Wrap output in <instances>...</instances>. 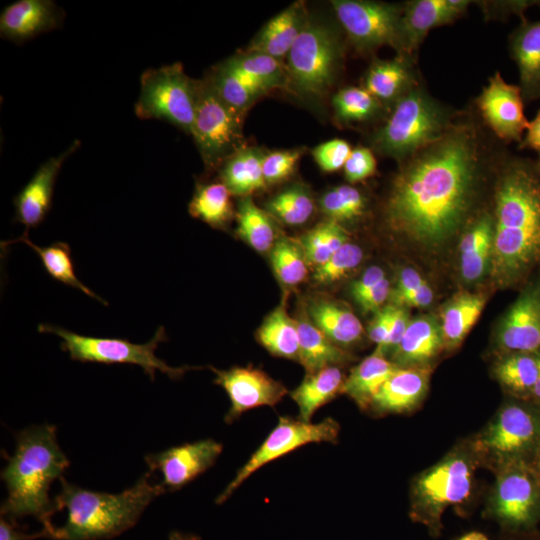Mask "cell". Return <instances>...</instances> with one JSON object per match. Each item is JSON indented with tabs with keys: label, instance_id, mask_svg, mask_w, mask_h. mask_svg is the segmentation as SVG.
I'll use <instances>...</instances> for the list:
<instances>
[{
	"label": "cell",
	"instance_id": "6da1fadb",
	"mask_svg": "<svg viewBox=\"0 0 540 540\" xmlns=\"http://www.w3.org/2000/svg\"><path fill=\"white\" fill-rule=\"evenodd\" d=\"M476 123L459 120L440 138L405 159L386 203L396 232L423 245H439L473 207L490 152Z\"/></svg>",
	"mask_w": 540,
	"mask_h": 540
},
{
	"label": "cell",
	"instance_id": "7a4b0ae2",
	"mask_svg": "<svg viewBox=\"0 0 540 540\" xmlns=\"http://www.w3.org/2000/svg\"><path fill=\"white\" fill-rule=\"evenodd\" d=\"M491 273L501 285L522 280L540 262V170L502 154L494 194Z\"/></svg>",
	"mask_w": 540,
	"mask_h": 540
},
{
	"label": "cell",
	"instance_id": "3957f363",
	"mask_svg": "<svg viewBox=\"0 0 540 540\" xmlns=\"http://www.w3.org/2000/svg\"><path fill=\"white\" fill-rule=\"evenodd\" d=\"M16 441L15 452L1 472L8 491L1 516L12 521L36 517L53 539L56 527L51 516L56 508L48 491L54 480L63 477L69 460L58 445L53 425L26 428L17 434Z\"/></svg>",
	"mask_w": 540,
	"mask_h": 540
},
{
	"label": "cell",
	"instance_id": "277c9868",
	"mask_svg": "<svg viewBox=\"0 0 540 540\" xmlns=\"http://www.w3.org/2000/svg\"><path fill=\"white\" fill-rule=\"evenodd\" d=\"M150 475L145 473L119 494L90 491L59 479L61 491L53 501L56 511L67 510V519L55 528L53 540L110 539L133 527L150 502L166 492L160 483L150 482Z\"/></svg>",
	"mask_w": 540,
	"mask_h": 540
},
{
	"label": "cell",
	"instance_id": "5b68a950",
	"mask_svg": "<svg viewBox=\"0 0 540 540\" xmlns=\"http://www.w3.org/2000/svg\"><path fill=\"white\" fill-rule=\"evenodd\" d=\"M483 459L476 441L453 448L414 480L410 496V517L437 535L444 511L470 496L475 471Z\"/></svg>",
	"mask_w": 540,
	"mask_h": 540
},
{
	"label": "cell",
	"instance_id": "8992f818",
	"mask_svg": "<svg viewBox=\"0 0 540 540\" xmlns=\"http://www.w3.org/2000/svg\"><path fill=\"white\" fill-rule=\"evenodd\" d=\"M456 118L454 112L417 85L394 104L371 143L380 154L402 162L444 135Z\"/></svg>",
	"mask_w": 540,
	"mask_h": 540
},
{
	"label": "cell",
	"instance_id": "52a82bcc",
	"mask_svg": "<svg viewBox=\"0 0 540 540\" xmlns=\"http://www.w3.org/2000/svg\"><path fill=\"white\" fill-rule=\"evenodd\" d=\"M342 54L332 27L308 20L287 55V87L307 98L325 96L337 77Z\"/></svg>",
	"mask_w": 540,
	"mask_h": 540
},
{
	"label": "cell",
	"instance_id": "ba28073f",
	"mask_svg": "<svg viewBox=\"0 0 540 540\" xmlns=\"http://www.w3.org/2000/svg\"><path fill=\"white\" fill-rule=\"evenodd\" d=\"M40 333H51L62 339L60 347L69 353L72 360L103 364H133L140 366L154 381L156 371L166 374L171 379H178L195 367H171L158 358L155 351L159 343L166 340L163 326H160L153 338L145 344H134L122 338H102L84 336L65 328L40 324Z\"/></svg>",
	"mask_w": 540,
	"mask_h": 540
},
{
	"label": "cell",
	"instance_id": "9c48e42d",
	"mask_svg": "<svg viewBox=\"0 0 540 540\" xmlns=\"http://www.w3.org/2000/svg\"><path fill=\"white\" fill-rule=\"evenodd\" d=\"M244 113L229 106L207 77L196 80V107L191 136L208 169L244 147Z\"/></svg>",
	"mask_w": 540,
	"mask_h": 540
},
{
	"label": "cell",
	"instance_id": "30bf717a",
	"mask_svg": "<svg viewBox=\"0 0 540 540\" xmlns=\"http://www.w3.org/2000/svg\"><path fill=\"white\" fill-rule=\"evenodd\" d=\"M196 107V80L181 63L149 68L140 77V93L134 106L140 119L166 121L191 135Z\"/></svg>",
	"mask_w": 540,
	"mask_h": 540
},
{
	"label": "cell",
	"instance_id": "8fae6325",
	"mask_svg": "<svg viewBox=\"0 0 540 540\" xmlns=\"http://www.w3.org/2000/svg\"><path fill=\"white\" fill-rule=\"evenodd\" d=\"M540 438V406L516 399L503 405L475 439L484 456L496 467L516 460H533Z\"/></svg>",
	"mask_w": 540,
	"mask_h": 540
},
{
	"label": "cell",
	"instance_id": "7c38bea8",
	"mask_svg": "<svg viewBox=\"0 0 540 540\" xmlns=\"http://www.w3.org/2000/svg\"><path fill=\"white\" fill-rule=\"evenodd\" d=\"M490 512L503 526L528 529L540 519V474L530 460L497 467Z\"/></svg>",
	"mask_w": 540,
	"mask_h": 540
},
{
	"label": "cell",
	"instance_id": "4fadbf2b",
	"mask_svg": "<svg viewBox=\"0 0 540 540\" xmlns=\"http://www.w3.org/2000/svg\"><path fill=\"white\" fill-rule=\"evenodd\" d=\"M339 431V423L331 417L312 423L299 418L279 416L276 426L218 495L216 503L222 504L226 501L259 468L306 444L337 443Z\"/></svg>",
	"mask_w": 540,
	"mask_h": 540
},
{
	"label": "cell",
	"instance_id": "5bb4252c",
	"mask_svg": "<svg viewBox=\"0 0 540 540\" xmlns=\"http://www.w3.org/2000/svg\"><path fill=\"white\" fill-rule=\"evenodd\" d=\"M337 19L360 52L388 45L401 54V19L404 5L362 0L332 2Z\"/></svg>",
	"mask_w": 540,
	"mask_h": 540
},
{
	"label": "cell",
	"instance_id": "9a60e30c",
	"mask_svg": "<svg viewBox=\"0 0 540 540\" xmlns=\"http://www.w3.org/2000/svg\"><path fill=\"white\" fill-rule=\"evenodd\" d=\"M211 370L216 375L214 383L221 386L230 399V408L225 415L228 424L250 409L274 407L287 394V388L281 382L253 366H236L228 370L211 367Z\"/></svg>",
	"mask_w": 540,
	"mask_h": 540
},
{
	"label": "cell",
	"instance_id": "2e32d148",
	"mask_svg": "<svg viewBox=\"0 0 540 540\" xmlns=\"http://www.w3.org/2000/svg\"><path fill=\"white\" fill-rule=\"evenodd\" d=\"M519 86L507 83L499 72L489 78L476 99L477 109L484 124L502 141L518 142L527 130Z\"/></svg>",
	"mask_w": 540,
	"mask_h": 540
},
{
	"label": "cell",
	"instance_id": "e0dca14e",
	"mask_svg": "<svg viewBox=\"0 0 540 540\" xmlns=\"http://www.w3.org/2000/svg\"><path fill=\"white\" fill-rule=\"evenodd\" d=\"M223 446L213 439L168 448L149 454L145 461L149 472L162 474L160 484L166 491H175L208 470L221 454Z\"/></svg>",
	"mask_w": 540,
	"mask_h": 540
},
{
	"label": "cell",
	"instance_id": "ac0fdd59",
	"mask_svg": "<svg viewBox=\"0 0 540 540\" xmlns=\"http://www.w3.org/2000/svg\"><path fill=\"white\" fill-rule=\"evenodd\" d=\"M496 344L502 355L540 352V280L529 284L506 312Z\"/></svg>",
	"mask_w": 540,
	"mask_h": 540
},
{
	"label": "cell",
	"instance_id": "d6986e66",
	"mask_svg": "<svg viewBox=\"0 0 540 540\" xmlns=\"http://www.w3.org/2000/svg\"><path fill=\"white\" fill-rule=\"evenodd\" d=\"M81 145L79 140L60 155L50 157L42 163L30 181L14 197V221L25 225L26 230L39 226L49 213L57 176L66 159L76 152Z\"/></svg>",
	"mask_w": 540,
	"mask_h": 540
},
{
	"label": "cell",
	"instance_id": "ffe728a7",
	"mask_svg": "<svg viewBox=\"0 0 540 540\" xmlns=\"http://www.w3.org/2000/svg\"><path fill=\"white\" fill-rule=\"evenodd\" d=\"M469 3L465 0H413L404 4L399 56L414 59V53L428 32L460 18Z\"/></svg>",
	"mask_w": 540,
	"mask_h": 540
},
{
	"label": "cell",
	"instance_id": "44dd1931",
	"mask_svg": "<svg viewBox=\"0 0 540 540\" xmlns=\"http://www.w3.org/2000/svg\"><path fill=\"white\" fill-rule=\"evenodd\" d=\"M65 12L52 0H18L0 15V35L21 44L62 26Z\"/></svg>",
	"mask_w": 540,
	"mask_h": 540
},
{
	"label": "cell",
	"instance_id": "7402d4cb",
	"mask_svg": "<svg viewBox=\"0 0 540 540\" xmlns=\"http://www.w3.org/2000/svg\"><path fill=\"white\" fill-rule=\"evenodd\" d=\"M430 374L428 365L398 367L381 386L369 410L377 415L414 410L427 393Z\"/></svg>",
	"mask_w": 540,
	"mask_h": 540
},
{
	"label": "cell",
	"instance_id": "603a6c76",
	"mask_svg": "<svg viewBox=\"0 0 540 540\" xmlns=\"http://www.w3.org/2000/svg\"><path fill=\"white\" fill-rule=\"evenodd\" d=\"M510 55L519 71V88L524 101L540 99V19L521 24L512 32Z\"/></svg>",
	"mask_w": 540,
	"mask_h": 540
},
{
	"label": "cell",
	"instance_id": "cb8c5ba5",
	"mask_svg": "<svg viewBox=\"0 0 540 540\" xmlns=\"http://www.w3.org/2000/svg\"><path fill=\"white\" fill-rule=\"evenodd\" d=\"M417 85L414 59L397 55L394 59L373 61L366 72L363 88L382 105L394 106Z\"/></svg>",
	"mask_w": 540,
	"mask_h": 540
},
{
	"label": "cell",
	"instance_id": "d4e9b609",
	"mask_svg": "<svg viewBox=\"0 0 540 540\" xmlns=\"http://www.w3.org/2000/svg\"><path fill=\"white\" fill-rule=\"evenodd\" d=\"M302 2H296L270 19L249 44L246 52L262 53L281 60L308 22Z\"/></svg>",
	"mask_w": 540,
	"mask_h": 540
},
{
	"label": "cell",
	"instance_id": "484cf974",
	"mask_svg": "<svg viewBox=\"0 0 540 540\" xmlns=\"http://www.w3.org/2000/svg\"><path fill=\"white\" fill-rule=\"evenodd\" d=\"M444 348L441 324L431 315L410 320L407 329L392 353L398 367L426 366Z\"/></svg>",
	"mask_w": 540,
	"mask_h": 540
},
{
	"label": "cell",
	"instance_id": "4316f807",
	"mask_svg": "<svg viewBox=\"0 0 540 540\" xmlns=\"http://www.w3.org/2000/svg\"><path fill=\"white\" fill-rule=\"evenodd\" d=\"M494 224L490 214L475 220L460 241V269L467 282L482 279L491 269Z\"/></svg>",
	"mask_w": 540,
	"mask_h": 540
},
{
	"label": "cell",
	"instance_id": "83f0119b",
	"mask_svg": "<svg viewBox=\"0 0 540 540\" xmlns=\"http://www.w3.org/2000/svg\"><path fill=\"white\" fill-rule=\"evenodd\" d=\"M397 368L396 364L375 350L351 370L342 393L354 400L360 409L369 410L379 389Z\"/></svg>",
	"mask_w": 540,
	"mask_h": 540
},
{
	"label": "cell",
	"instance_id": "f1b7e54d",
	"mask_svg": "<svg viewBox=\"0 0 540 540\" xmlns=\"http://www.w3.org/2000/svg\"><path fill=\"white\" fill-rule=\"evenodd\" d=\"M346 377L337 366L307 374L301 384L291 392L298 406V418L310 421L323 405L342 393Z\"/></svg>",
	"mask_w": 540,
	"mask_h": 540
},
{
	"label": "cell",
	"instance_id": "f546056e",
	"mask_svg": "<svg viewBox=\"0 0 540 540\" xmlns=\"http://www.w3.org/2000/svg\"><path fill=\"white\" fill-rule=\"evenodd\" d=\"M298 361L307 374L321 369L345 364L351 356L331 341L312 321L298 319Z\"/></svg>",
	"mask_w": 540,
	"mask_h": 540
},
{
	"label": "cell",
	"instance_id": "4dcf8cb0",
	"mask_svg": "<svg viewBox=\"0 0 540 540\" xmlns=\"http://www.w3.org/2000/svg\"><path fill=\"white\" fill-rule=\"evenodd\" d=\"M265 154L256 147H242L222 163L220 177L231 194L248 197L266 185L262 171Z\"/></svg>",
	"mask_w": 540,
	"mask_h": 540
},
{
	"label": "cell",
	"instance_id": "1f68e13d",
	"mask_svg": "<svg viewBox=\"0 0 540 540\" xmlns=\"http://www.w3.org/2000/svg\"><path fill=\"white\" fill-rule=\"evenodd\" d=\"M18 242L26 244L36 252L44 269L53 279L79 289L103 305H108L104 299L95 294L78 279L71 257V249L67 243L58 241L48 246H38L29 238L28 230H25L20 237L1 242V246L6 247Z\"/></svg>",
	"mask_w": 540,
	"mask_h": 540
},
{
	"label": "cell",
	"instance_id": "d6a6232c",
	"mask_svg": "<svg viewBox=\"0 0 540 540\" xmlns=\"http://www.w3.org/2000/svg\"><path fill=\"white\" fill-rule=\"evenodd\" d=\"M486 298L481 294L460 293L443 308L441 331L444 348H457L479 318Z\"/></svg>",
	"mask_w": 540,
	"mask_h": 540
},
{
	"label": "cell",
	"instance_id": "836d02e7",
	"mask_svg": "<svg viewBox=\"0 0 540 540\" xmlns=\"http://www.w3.org/2000/svg\"><path fill=\"white\" fill-rule=\"evenodd\" d=\"M311 321L335 344L348 346L363 333L356 315L338 303L318 300L309 306Z\"/></svg>",
	"mask_w": 540,
	"mask_h": 540
},
{
	"label": "cell",
	"instance_id": "e575fe53",
	"mask_svg": "<svg viewBox=\"0 0 540 540\" xmlns=\"http://www.w3.org/2000/svg\"><path fill=\"white\" fill-rule=\"evenodd\" d=\"M494 374L515 399L530 400L539 374V352L503 354L495 365Z\"/></svg>",
	"mask_w": 540,
	"mask_h": 540
},
{
	"label": "cell",
	"instance_id": "d590c367",
	"mask_svg": "<svg viewBox=\"0 0 540 540\" xmlns=\"http://www.w3.org/2000/svg\"><path fill=\"white\" fill-rule=\"evenodd\" d=\"M224 63L245 79L260 85L267 92L275 88H285L288 84L286 65L272 56L243 52Z\"/></svg>",
	"mask_w": 540,
	"mask_h": 540
},
{
	"label": "cell",
	"instance_id": "8d00e7d4",
	"mask_svg": "<svg viewBox=\"0 0 540 540\" xmlns=\"http://www.w3.org/2000/svg\"><path fill=\"white\" fill-rule=\"evenodd\" d=\"M257 339L272 355L298 360L297 322L288 315L284 305L277 307L265 319L257 331Z\"/></svg>",
	"mask_w": 540,
	"mask_h": 540
},
{
	"label": "cell",
	"instance_id": "74e56055",
	"mask_svg": "<svg viewBox=\"0 0 540 540\" xmlns=\"http://www.w3.org/2000/svg\"><path fill=\"white\" fill-rule=\"evenodd\" d=\"M231 195L223 182L200 184L189 203V213L212 227H224L232 216Z\"/></svg>",
	"mask_w": 540,
	"mask_h": 540
},
{
	"label": "cell",
	"instance_id": "f35d334b",
	"mask_svg": "<svg viewBox=\"0 0 540 540\" xmlns=\"http://www.w3.org/2000/svg\"><path fill=\"white\" fill-rule=\"evenodd\" d=\"M219 96L232 108L245 111L267 91L228 67L224 62L207 76Z\"/></svg>",
	"mask_w": 540,
	"mask_h": 540
},
{
	"label": "cell",
	"instance_id": "ab89813d",
	"mask_svg": "<svg viewBox=\"0 0 540 540\" xmlns=\"http://www.w3.org/2000/svg\"><path fill=\"white\" fill-rule=\"evenodd\" d=\"M237 233L258 252H266L275 244L274 225L269 215L251 198L244 197L237 212Z\"/></svg>",
	"mask_w": 540,
	"mask_h": 540
},
{
	"label": "cell",
	"instance_id": "60d3db41",
	"mask_svg": "<svg viewBox=\"0 0 540 540\" xmlns=\"http://www.w3.org/2000/svg\"><path fill=\"white\" fill-rule=\"evenodd\" d=\"M335 116L339 122L369 121L379 114L383 105L365 88L345 87L332 99Z\"/></svg>",
	"mask_w": 540,
	"mask_h": 540
},
{
	"label": "cell",
	"instance_id": "b9f144b4",
	"mask_svg": "<svg viewBox=\"0 0 540 540\" xmlns=\"http://www.w3.org/2000/svg\"><path fill=\"white\" fill-rule=\"evenodd\" d=\"M348 242V234L341 224L329 220L317 225L302 240V249L310 264L319 266Z\"/></svg>",
	"mask_w": 540,
	"mask_h": 540
},
{
	"label": "cell",
	"instance_id": "7bdbcfd3",
	"mask_svg": "<svg viewBox=\"0 0 540 540\" xmlns=\"http://www.w3.org/2000/svg\"><path fill=\"white\" fill-rule=\"evenodd\" d=\"M268 212L288 225L305 223L312 215L314 203L307 189L301 185L291 186L270 199Z\"/></svg>",
	"mask_w": 540,
	"mask_h": 540
},
{
	"label": "cell",
	"instance_id": "ee69618b",
	"mask_svg": "<svg viewBox=\"0 0 540 540\" xmlns=\"http://www.w3.org/2000/svg\"><path fill=\"white\" fill-rule=\"evenodd\" d=\"M271 262L278 279L294 286L306 278V258L301 246L287 237L279 238L271 250Z\"/></svg>",
	"mask_w": 540,
	"mask_h": 540
},
{
	"label": "cell",
	"instance_id": "f6af8a7d",
	"mask_svg": "<svg viewBox=\"0 0 540 540\" xmlns=\"http://www.w3.org/2000/svg\"><path fill=\"white\" fill-rule=\"evenodd\" d=\"M321 210L339 224L360 218L366 207L362 193L350 185H340L327 191L320 200Z\"/></svg>",
	"mask_w": 540,
	"mask_h": 540
},
{
	"label": "cell",
	"instance_id": "bcb514c9",
	"mask_svg": "<svg viewBox=\"0 0 540 540\" xmlns=\"http://www.w3.org/2000/svg\"><path fill=\"white\" fill-rule=\"evenodd\" d=\"M362 257L361 248L354 243L347 242L326 262L316 267L313 278L322 284L338 281L356 268Z\"/></svg>",
	"mask_w": 540,
	"mask_h": 540
},
{
	"label": "cell",
	"instance_id": "7dc6e473",
	"mask_svg": "<svg viewBox=\"0 0 540 540\" xmlns=\"http://www.w3.org/2000/svg\"><path fill=\"white\" fill-rule=\"evenodd\" d=\"M303 152V148H295L266 153L262 162L265 182L272 184L288 178L293 173Z\"/></svg>",
	"mask_w": 540,
	"mask_h": 540
},
{
	"label": "cell",
	"instance_id": "c3c4849f",
	"mask_svg": "<svg viewBox=\"0 0 540 540\" xmlns=\"http://www.w3.org/2000/svg\"><path fill=\"white\" fill-rule=\"evenodd\" d=\"M352 148L342 139H332L316 146L313 157L318 166L325 172H334L344 167Z\"/></svg>",
	"mask_w": 540,
	"mask_h": 540
},
{
	"label": "cell",
	"instance_id": "681fc988",
	"mask_svg": "<svg viewBox=\"0 0 540 540\" xmlns=\"http://www.w3.org/2000/svg\"><path fill=\"white\" fill-rule=\"evenodd\" d=\"M377 162L373 152L366 147L352 149L344 165V174L351 183L360 182L372 176L376 171Z\"/></svg>",
	"mask_w": 540,
	"mask_h": 540
},
{
	"label": "cell",
	"instance_id": "f907efd6",
	"mask_svg": "<svg viewBox=\"0 0 540 540\" xmlns=\"http://www.w3.org/2000/svg\"><path fill=\"white\" fill-rule=\"evenodd\" d=\"M393 305V304H392ZM410 320L408 318V313L402 306L393 305L391 323L389 328V333L386 339V342L381 350H377L382 353L384 356L387 352H394V350L399 345Z\"/></svg>",
	"mask_w": 540,
	"mask_h": 540
},
{
	"label": "cell",
	"instance_id": "816d5d0a",
	"mask_svg": "<svg viewBox=\"0 0 540 540\" xmlns=\"http://www.w3.org/2000/svg\"><path fill=\"white\" fill-rule=\"evenodd\" d=\"M393 305H387L378 311L371 322L368 335L371 341L377 344L376 350H381L386 342L392 315Z\"/></svg>",
	"mask_w": 540,
	"mask_h": 540
},
{
	"label": "cell",
	"instance_id": "f5cc1de1",
	"mask_svg": "<svg viewBox=\"0 0 540 540\" xmlns=\"http://www.w3.org/2000/svg\"><path fill=\"white\" fill-rule=\"evenodd\" d=\"M393 305L396 306H410V307H426L433 301V291L429 284L426 282L421 287L412 290L408 293L396 296L392 298Z\"/></svg>",
	"mask_w": 540,
	"mask_h": 540
},
{
	"label": "cell",
	"instance_id": "db71d44e",
	"mask_svg": "<svg viewBox=\"0 0 540 540\" xmlns=\"http://www.w3.org/2000/svg\"><path fill=\"white\" fill-rule=\"evenodd\" d=\"M385 278L382 268L378 266L369 267L351 286V294L356 302H359L367 292H369L376 284Z\"/></svg>",
	"mask_w": 540,
	"mask_h": 540
},
{
	"label": "cell",
	"instance_id": "11a10c76",
	"mask_svg": "<svg viewBox=\"0 0 540 540\" xmlns=\"http://www.w3.org/2000/svg\"><path fill=\"white\" fill-rule=\"evenodd\" d=\"M37 538H49L50 534L42 528L40 531L32 534L21 531L15 521L1 516L0 519V540H34Z\"/></svg>",
	"mask_w": 540,
	"mask_h": 540
},
{
	"label": "cell",
	"instance_id": "9f6ffc18",
	"mask_svg": "<svg viewBox=\"0 0 540 540\" xmlns=\"http://www.w3.org/2000/svg\"><path fill=\"white\" fill-rule=\"evenodd\" d=\"M390 293V283L384 278L357 303L364 311H374L383 305Z\"/></svg>",
	"mask_w": 540,
	"mask_h": 540
},
{
	"label": "cell",
	"instance_id": "6f0895ef",
	"mask_svg": "<svg viewBox=\"0 0 540 540\" xmlns=\"http://www.w3.org/2000/svg\"><path fill=\"white\" fill-rule=\"evenodd\" d=\"M425 283L426 281L416 270L409 267L404 268L400 273L395 289L390 294L393 298L415 290Z\"/></svg>",
	"mask_w": 540,
	"mask_h": 540
},
{
	"label": "cell",
	"instance_id": "680465c9",
	"mask_svg": "<svg viewBox=\"0 0 540 540\" xmlns=\"http://www.w3.org/2000/svg\"><path fill=\"white\" fill-rule=\"evenodd\" d=\"M519 148L533 149L540 152V110L535 118L529 122L526 134L519 143Z\"/></svg>",
	"mask_w": 540,
	"mask_h": 540
},
{
	"label": "cell",
	"instance_id": "91938a15",
	"mask_svg": "<svg viewBox=\"0 0 540 540\" xmlns=\"http://www.w3.org/2000/svg\"><path fill=\"white\" fill-rule=\"evenodd\" d=\"M169 540H201L199 536L194 534H185L178 531H173L169 534Z\"/></svg>",
	"mask_w": 540,
	"mask_h": 540
},
{
	"label": "cell",
	"instance_id": "94428289",
	"mask_svg": "<svg viewBox=\"0 0 540 540\" xmlns=\"http://www.w3.org/2000/svg\"><path fill=\"white\" fill-rule=\"evenodd\" d=\"M530 401L540 406V352H539V374H538L536 384L533 388Z\"/></svg>",
	"mask_w": 540,
	"mask_h": 540
},
{
	"label": "cell",
	"instance_id": "6125c7cd",
	"mask_svg": "<svg viewBox=\"0 0 540 540\" xmlns=\"http://www.w3.org/2000/svg\"><path fill=\"white\" fill-rule=\"evenodd\" d=\"M459 540H489L484 534L479 532H471L463 537H461Z\"/></svg>",
	"mask_w": 540,
	"mask_h": 540
},
{
	"label": "cell",
	"instance_id": "be15d7a7",
	"mask_svg": "<svg viewBox=\"0 0 540 540\" xmlns=\"http://www.w3.org/2000/svg\"><path fill=\"white\" fill-rule=\"evenodd\" d=\"M532 462L540 474V438Z\"/></svg>",
	"mask_w": 540,
	"mask_h": 540
},
{
	"label": "cell",
	"instance_id": "e7e4bbea",
	"mask_svg": "<svg viewBox=\"0 0 540 540\" xmlns=\"http://www.w3.org/2000/svg\"><path fill=\"white\" fill-rule=\"evenodd\" d=\"M536 164H537V166H538V168L540 170V152H538V159L536 161Z\"/></svg>",
	"mask_w": 540,
	"mask_h": 540
}]
</instances>
